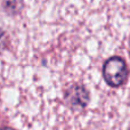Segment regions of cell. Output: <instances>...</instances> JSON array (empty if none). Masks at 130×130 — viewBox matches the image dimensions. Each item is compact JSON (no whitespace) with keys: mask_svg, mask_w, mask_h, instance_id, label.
<instances>
[{"mask_svg":"<svg viewBox=\"0 0 130 130\" xmlns=\"http://www.w3.org/2000/svg\"><path fill=\"white\" fill-rule=\"evenodd\" d=\"M128 74L127 64L121 57L114 56L104 63L103 76L111 87H119L124 82Z\"/></svg>","mask_w":130,"mask_h":130,"instance_id":"6da1fadb","label":"cell"},{"mask_svg":"<svg viewBox=\"0 0 130 130\" xmlns=\"http://www.w3.org/2000/svg\"><path fill=\"white\" fill-rule=\"evenodd\" d=\"M89 95L82 86H74L67 92V102L73 108H82L87 105Z\"/></svg>","mask_w":130,"mask_h":130,"instance_id":"7a4b0ae2","label":"cell"},{"mask_svg":"<svg viewBox=\"0 0 130 130\" xmlns=\"http://www.w3.org/2000/svg\"><path fill=\"white\" fill-rule=\"evenodd\" d=\"M5 46H6V34L5 32L0 29V53L4 50Z\"/></svg>","mask_w":130,"mask_h":130,"instance_id":"3957f363","label":"cell"},{"mask_svg":"<svg viewBox=\"0 0 130 130\" xmlns=\"http://www.w3.org/2000/svg\"><path fill=\"white\" fill-rule=\"evenodd\" d=\"M1 130H14L13 128H8V127H6V128H2Z\"/></svg>","mask_w":130,"mask_h":130,"instance_id":"277c9868","label":"cell"}]
</instances>
